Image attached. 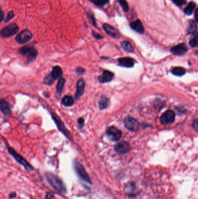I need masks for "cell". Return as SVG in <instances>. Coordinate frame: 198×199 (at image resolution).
I'll return each instance as SVG.
<instances>
[{
  "instance_id": "36",
  "label": "cell",
  "mask_w": 198,
  "mask_h": 199,
  "mask_svg": "<svg viewBox=\"0 0 198 199\" xmlns=\"http://www.w3.org/2000/svg\"><path fill=\"white\" fill-rule=\"evenodd\" d=\"M92 36L94 38H95L96 39H98V40H100V39H102L104 38L103 36H101V35H99L97 33H95V32H92Z\"/></svg>"
},
{
  "instance_id": "35",
  "label": "cell",
  "mask_w": 198,
  "mask_h": 199,
  "mask_svg": "<svg viewBox=\"0 0 198 199\" xmlns=\"http://www.w3.org/2000/svg\"><path fill=\"white\" fill-rule=\"evenodd\" d=\"M173 2L178 5V6H182L186 4V0H173Z\"/></svg>"
},
{
  "instance_id": "30",
  "label": "cell",
  "mask_w": 198,
  "mask_h": 199,
  "mask_svg": "<svg viewBox=\"0 0 198 199\" xmlns=\"http://www.w3.org/2000/svg\"><path fill=\"white\" fill-rule=\"evenodd\" d=\"M196 29V25L195 22L193 21H191L190 22L188 28V33H194Z\"/></svg>"
},
{
  "instance_id": "23",
  "label": "cell",
  "mask_w": 198,
  "mask_h": 199,
  "mask_svg": "<svg viewBox=\"0 0 198 199\" xmlns=\"http://www.w3.org/2000/svg\"><path fill=\"white\" fill-rule=\"evenodd\" d=\"M65 83H66V80L64 79L63 78L59 79L56 88V94L58 97H60L61 96Z\"/></svg>"
},
{
  "instance_id": "19",
  "label": "cell",
  "mask_w": 198,
  "mask_h": 199,
  "mask_svg": "<svg viewBox=\"0 0 198 199\" xmlns=\"http://www.w3.org/2000/svg\"><path fill=\"white\" fill-rule=\"evenodd\" d=\"M50 75L51 77L56 80L58 79L61 78V76L63 75V71L61 67L58 65H56L52 67V71L50 72Z\"/></svg>"
},
{
  "instance_id": "3",
  "label": "cell",
  "mask_w": 198,
  "mask_h": 199,
  "mask_svg": "<svg viewBox=\"0 0 198 199\" xmlns=\"http://www.w3.org/2000/svg\"><path fill=\"white\" fill-rule=\"evenodd\" d=\"M19 52L26 58L28 64L33 61L38 56L37 50L33 46H25L22 47L19 50Z\"/></svg>"
},
{
  "instance_id": "37",
  "label": "cell",
  "mask_w": 198,
  "mask_h": 199,
  "mask_svg": "<svg viewBox=\"0 0 198 199\" xmlns=\"http://www.w3.org/2000/svg\"><path fill=\"white\" fill-rule=\"evenodd\" d=\"M55 198L54 195L51 193V192H47L45 195V199H53Z\"/></svg>"
},
{
  "instance_id": "40",
  "label": "cell",
  "mask_w": 198,
  "mask_h": 199,
  "mask_svg": "<svg viewBox=\"0 0 198 199\" xmlns=\"http://www.w3.org/2000/svg\"><path fill=\"white\" fill-rule=\"evenodd\" d=\"M16 197V192H12L9 195V197L10 199H14V198H15Z\"/></svg>"
},
{
  "instance_id": "34",
  "label": "cell",
  "mask_w": 198,
  "mask_h": 199,
  "mask_svg": "<svg viewBox=\"0 0 198 199\" xmlns=\"http://www.w3.org/2000/svg\"><path fill=\"white\" fill-rule=\"evenodd\" d=\"M88 18L91 20V21L92 22V25L94 26H97L96 25V22H95V18L94 16V15L92 14V13L91 12H88Z\"/></svg>"
},
{
  "instance_id": "39",
  "label": "cell",
  "mask_w": 198,
  "mask_h": 199,
  "mask_svg": "<svg viewBox=\"0 0 198 199\" xmlns=\"http://www.w3.org/2000/svg\"><path fill=\"white\" fill-rule=\"evenodd\" d=\"M193 128L195 129L196 130L198 131V119L196 120V121H195L193 123Z\"/></svg>"
},
{
  "instance_id": "32",
  "label": "cell",
  "mask_w": 198,
  "mask_h": 199,
  "mask_svg": "<svg viewBox=\"0 0 198 199\" xmlns=\"http://www.w3.org/2000/svg\"><path fill=\"white\" fill-rule=\"evenodd\" d=\"M75 72H76V73H77V75H78V76L79 75H83L85 72V69L84 68H83V67L78 66V67H77L76 68Z\"/></svg>"
},
{
  "instance_id": "27",
  "label": "cell",
  "mask_w": 198,
  "mask_h": 199,
  "mask_svg": "<svg viewBox=\"0 0 198 199\" xmlns=\"http://www.w3.org/2000/svg\"><path fill=\"white\" fill-rule=\"evenodd\" d=\"M171 72L174 75L181 76L185 73V69L181 67H176L173 69Z\"/></svg>"
},
{
  "instance_id": "9",
  "label": "cell",
  "mask_w": 198,
  "mask_h": 199,
  "mask_svg": "<svg viewBox=\"0 0 198 199\" xmlns=\"http://www.w3.org/2000/svg\"><path fill=\"white\" fill-rule=\"evenodd\" d=\"M33 35L30 31L28 30H24L21 32L15 38L17 43L19 44H25L27 43L31 39Z\"/></svg>"
},
{
  "instance_id": "20",
  "label": "cell",
  "mask_w": 198,
  "mask_h": 199,
  "mask_svg": "<svg viewBox=\"0 0 198 199\" xmlns=\"http://www.w3.org/2000/svg\"><path fill=\"white\" fill-rule=\"evenodd\" d=\"M130 26L135 32L139 33H144V28L140 20H137L134 22H133L130 24Z\"/></svg>"
},
{
  "instance_id": "29",
  "label": "cell",
  "mask_w": 198,
  "mask_h": 199,
  "mask_svg": "<svg viewBox=\"0 0 198 199\" xmlns=\"http://www.w3.org/2000/svg\"><path fill=\"white\" fill-rule=\"evenodd\" d=\"M95 5L99 7H104L109 2V0H90Z\"/></svg>"
},
{
  "instance_id": "25",
  "label": "cell",
  "mask_w": 198,
  "mask_h": 199,
  "mask_svg": "<svg viewBox=\"0 0 198 199\" xmlns=\"http://www.w3.org/2000/svg\"><path fill=\"white\" fill-rule=\"evenodd\" d=\"M190 44L192 47H198V32H194L191 36Z\"/></svg>"
},
{
  "instance_id": "6",
  "label": "cell",
  "mask_w": 198,
  "mask_h": 199,
  "mask_svg": "<svg viewBox=\"0 0 198 199\" xmlns=\"http://www.w3.org/2000/svg\"><path fill=\"white\" fill-rule=\"evenodd\" d=\"M107 137L112 142H118L122 136V132L118 128L111 126L106 129Z\"/></svg>"
},
{
  "instance_id": "38",
  "label": "cell",
  "mask_w": 198,
  "mask_h": 199,
  "mask_svg": "<svg viewBox=\"0 0 198 199\" xmlns=\"http://www.w3.org/2000/svg\"><path fill=\"white\" fill-rule=\"evenodd\" d=\"M84 122H85V120H84V118H80L78 119V123L79 125H80V126H83V125H84Z\"/></svg>"
},
{
  "instance_id": "28",
  "label": "cell",
  "mask_w": 198,
  "mask_h": 199,
  "mask_svg": "<svg viewBox=\"0 0 198 199\" xmlns=\"http://www.w3.org/2000/svg\"><path fill=\"white\" fill-rule=\"evenodd\" d=\"M55 80L51 77L50 73L45 76L43 80V83L45 85L51 86L54 84Z\"/></svg>"
},
{
  "instance_id": "16",
  "label": "cell",
  "mask_w": 198,
  "mask_h": 199,
  "mask_svg": "<svg viewBox=\"0 0 198 199\" xmlns=\"http://www.w3.org/2000/svg\"><path fill=\"white\" fill-rule=\"evenodd\" d=\"M187 51H188V47L185 44H178L176 46L172 47L171 50V51L173 54L177 56L183 55L187 52Z\"/></svg>"
},
{
  "instance_id": "22",
  "label": "cell",
  "mask_w": 198,
  "mask_h": 199,
  "mask_svg": "<svg viewBox=\"0 0 198 199\" xmlns=\"http://www.w3.org/2000/svg\"><path fill=\"white\" fill-rule=\"evenodd\" d=\"M62 105L65 106V107H71L73 106L74 101V99L71 96L69 95H66L64 96L63 99H62L61 101Z\"/></svg>"
},
{
  "instance_id": "33",
  "label": "cell",
  "mask_w": 198,
  "mask_h": 199,
  "mask_svg": "<svg viewBox=\"0 0 198 199\" xmlns=\"http://www.w3.org/2000/svg\"><path fill=\"white\" fill-rule=\"evenodd\" d=\"M14 17V14L13 11H10L9 12H8L7 16L5 17L4 21L5 22H8L11 21Z\"/></svg>"
},
{
  "instance_id": "26",
  "label": "cell",
  "mask_w": 198,
  "mask_h": 199,
  "mask_svg": "<svg viewBox=\"0 0 198 199\" xmlns=\"http://www.w3.org/2000/svg\"><path fill=\"white\" fill-rule=\"evenodd\" d=\"M196 7L195 4L193 2H191L189 3L188 6L185 8L184 9V12L185 14L187 15H190L192 14L193 11L194 10L195 8Z\"/></svg>"
},
{
  "instance_id": "10",
  "label": "cell",
  "mask_w": 198,
  "mask_h": 199,
  "mask_svg": "<svg viewBox=\"0 0 198 199\" xmlns=\"http://www.w3.org/2000/svg\"><path fill=\"white\" fill-rule=\"evenodd\" d=\"M114 150L119 154H125L130 150V146L127 142L121 141L114 145Z\"/></svg>"
},
{
  "instance_id": "7",
  "label": "cell",
  "mask_w": 198,
  "mask_h": 199,
  "mask_svg": "<svg viewBox=\"0 0 198 199\" xmlns=\"http://www.w3.org/2000/svg\"><path fill=\"white\" fill-rule=\"evenodd\" d=\"M19 31V27L16 23H12L2 29L1 31V36L4 38H8L14 36Z\"/></svg>"
},
{
  "instance_id": "11",
  "label": "cell",
  "mask_w": 198,
  "mask_h": 199,
  "mask_svg": "<svg viewBox=\"0 0 198 199\" xmlns=\"http://www.w3.org/2000/svg\"><path fill=\"white\" fill-rule=\"evenodd\" d=\"M175 120V114L173 111L168 110L160 116V121L163 125L173 123Z\"/></svg>"
},
{
  "instance_id": "17",
  "label": "cell",
  "mask_w": 198,
  "mask_h": 199,
  "mask_svg": "<svg viewBox=\"0 0 198 199\" xmlns=\"http://www.w3.org/2000/svg\"><path fill=\"white\" fill-rule=\"evenodd\" d=\"M0 107L2 113L6 116H9L12 114L10 105L5 100L1 99L0 101Z\"/></svg>"
},
{
  "instance_id": "12",
  "label": "cell",
  "mask_w": 198,
  "mask_h": 199,
  "mask_svg": "<svg viewBox=\"0 0 198 199\" xmlns=\"http://www.w3.org/2000/svg\"><path fill=\"white\" fill-rule=\"evenodd\" d=\"M114 78V73L112 72L105 70L103 71L102 75L98 77V80L101 83H106L111 82Z\"/></svg>"
},
{
  "instance_id": "2",
  "label": "cell",
  "mask_w": 198,
  "mask_h": 199,
  "mask_svg": "<svg viewBox=\"0 0 198 199\" xmlns=\"http://www.w3.org/2000/svg\"><path fill=\"white\" fill-rule=\"evenodd\" d=\"M73 168L78 177L87 184L92 185V182L88 174L85 170L84 166L78 160H74L73 162Z\"/></svg>"
},
{
  "instance_id": "14",
  "label": "cell",
  "mask_w": 198,
  "mask_h": 199,
  "mask_svg": "<svg viewBox=\"0 0 198 199\" xmlns=\"http://www.w3.org/2000/svg\"><path fill=\"white\" fill-rule=\"evenodd\" d=\"M103 29L106 33L112 37L117 39L119 38L120 36L119 32L116 29L114 28V27L109 24L104 23L103 25Z\"/></svg>"
},
{
  "instance_id": "15",
  "label": "cell",
  "mask_w": 198,
  "mask_h": 199,
  "mask_svg": "<svg viewBox=\"0 0 198 199\" xmlns=\"http://www.w3.org/2000/svg\"><path fill=\"white\" fill-rule=\"evenodd\" d=\"M124 192L129 197H135L137 194V187L134 182H130L125 186Z\"/></svg>"
},
{
  "instance_id": "1",
  "label": "cell",
  "mask_w": 198,
  "mask_h": 199,
  "mask_svg": "<svg viewBox=\"0 0 198 199\" xmlns=\"http://www.w3.org/2000/svg\"><path fill=\"white\" fill-rule=\"evenodd\" d=\"M45 176L49 184L55 191L61 194L66 193L67 189L66 185L63 180L58 176L49 172H46Z\"/></svg>"
},
{
  "instance_id": "21",
  "label": "cell",
  "mask_w": 198,
  "mask_h": 199,
  "mask_svg": "<svg viewBox=\"0 0 198 199\" xmlns=\"http://www.w3.org/2000/svg\"><path fill=\"white\" fill-rule=\"evenodd\" d=\"M109 100L105 95H102L98 101V107L101 110H105L109 107Z\"/></svg>"
},
{
  "instance_id": "31",
  "label": "cell",
  "mask_w": 198,
  "mask_h": 199,
  "mask_svg": "<svg viewBox=\"0 0 198 199\" xmlns=\"http://www.w3.org/2000/svg\"><path fill=\"white\" fill-rule=\"evenodd\" d=\"M119 2L124 12H127L129 10V7L128 5V3L126 0H119Z\"/></svg>"
},
{
  "instance_id": "41",
  "label": "cell",
  "mask_w": 198,
  "mask_h": 199,
  "mask_svg": "<svg viewBox=\"0 0 198 199\" xmlns=\"http://www.w3.org/2000/svg\"><path fill=\"white\" fill-rule=\"evenodd\" d=\"M195 18L196 21L198 23V9H197L195 12Z\"/></svg>"
},
{
  "instance_id": "4",
  "label": "cell",
  "mask_w": 198,
  "mask_h": 199,
  "mask_svg": "<svg viewBox=\"0 0 198 199\" xmlns=\"http://www.w3.org/2000/svg\"><path fill=\"white\" fill-rule=\"evenodd\" d=\"M8 153L14 157V158L18 163L22 165L26 170L28 171H34V168L31 165V164L28 163V162L27 161V160L25 158H23L21 155L18 154L13 148L8 147Z\"/></svg>"
},
{
  "instance_id": "42",
  "label": "cell",
  "mask_w": 198,
  "mask_h": 199,
  "mask_svg": "<svg viewBox=\"0 0 198 199\" xmlns=\"http://www.w3.org/2000/svg\"><path fill=\"white\" fill-rule=\"evenodd\" d=\"M30 199H31V198H30Z\"/></svg>"
},
{
  "instance_id": "8",
  "label": "cell",
  "mask_w": 198,
  "mask_h": 199,
  "mask_svg": "<svg viewBox=\"0 0 198 199\" xmlns=\"http://www.w3.org/2000/svg\"><path fill=\"white\" fill-rule=\"evenodd\" d=\"M123 123L125 128L128 130L133 132H136L139 129V123L135 118L131 116H127L123 121Z\"/></svg>"
},
{
  "instance_id": "24",
  "label": "cell",
  "mask_w": 198,
  "mask_h": 199,
  "mask_svg": "<svg viewBox=\"0 0 198 199\" xmlns=\"http://www.w3.org/2000/svg\"><path fill=\"white\" fill-rule=\"evenodd\" d=\"M121 46L123 50L128 52H133L134 51V47L131 43L128 41H123L121 43Z\"/></svg>"
},
{
  "instance_id": "18",
  "label": "cell",
  "mask_w": 198,
  "mask_h": 199,
  "mask_svg": "<svg viewBox=\"0 0 198 199\" xmlns=\"http://www.w3.org/2000/svg\"><path fill=\"white\" fill-rule=\"evenodd\" d=\"M119 65L125 68H131L134 65V60L129 57H123L117 59Z\"/></svg>"
},
{
  "instance_id": "5",
  "label": "cell",
  "mask_w": 198,
  "mask_h": 199,
  "mask_svg": "<svg viewBox=\"0 0 198 199\" xmlns=\"http://www.w3.org/2000/svg\"><path fill=\"white\" fill-rule=\"evenodd\" d=\"M51 115L52 116L53 121L55 122V124L57 125V127L59 129V130L64 136H65L68 139L73 141V136L71 134V132H69V130L66 128V126L64 125V122L62 121V120L59 119V118L57 116L56 114L51 113Z\"/></svg>"
},
{
  "instance_id": "13",
  "label": "cell",
  "mask_w": 198,
  "mask_h": 199,
  "mask_svg": "<svg viewBox=\"0 0 198 199\" xmlns=\"http://www.w3.org/2000/svg\"><path fill=\"white\" fill-rule=\"evenodd\" d=\"M85 83L84 80L83 78L80 79L76 85V92L74 96V99L78 100L82 96L85 90Z\"/></svg>"
}]
</instances>
